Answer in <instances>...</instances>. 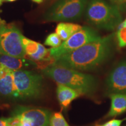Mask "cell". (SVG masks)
Returning a JSON list of instances; mask_svg holds the SVG:
<instances>
[{"label":"cell","instance_id":"obj_1","mask_svg":"<svg viewBox=\"0 0 126 126\" xmlns=\"http://www.w3.org/2000/svg\"><path fill=\"white\" fill-rule=\"evenodd\" d=\"M113 34L101 37L55 59L53 64L77 71H91L111 55Z\"/></svg>","mask_w":126,"mask_h":126},{"label":"cell","instance_id":"obj_2","mask_svg":"<svg viewBox=\"0 0 126 126\" xmlns=\"http://www.w3.org/2000/svg\"><path fill=\"white\" fill-rule=\"evenodd\" d=\"M46 76L58 84L71 88L82 94H92L97 88V80L92 75L51 64L42 70Z\"/></svg>","mask_w":126,"mask_h":126},{"label":"cell","instance_id":"obj_3","mask_svg":"<svg viewBox=\"0 0 126 126\" xmlns=\"http://www.w3.org/2000/svg\"><path fill=\"white\" fill-rule=\"evenodd\" d=\"M86 17L93 26L108 31L114 29L122 23L118 8L105 0H90L86 7Z\"/></svg>","mask_w":126,"mask_h":126},{"label":"cell","instance_id":"obj_4","mask_svg":"<svg viewBox=\"0 0 126 126\" xmlns=\"http://www.w3.org/2000/svg\"><path fill=\"white\" fill-rule=\"evenodd\" d=\"M88 0H58L46 11V21L77 20L82 15Z\"/></svg>","mask_w":126,"mask_h":126},{"label":"cell","instance_id":"obj_5","mask_svg":"<svg viewBox=\"0 0 126 126\" xmlns=\"http://www.w3.org/2000/svg\"><path fill=\"white\" fill-rule=\"evenodd\" d=\"M14 81L19 99H36L43 92V77L27 70L13 71Z\"/></svg>","mask_w":126,"mask_h":126},{"label":"cell","instance_id":"obj_6","mask_svg":"<svg viewBox=\"0 0 126 126\" xmlns=\"http://www.w3.org/2000/svg\"><path fill=\"white\" fill-rule=\"evenodd\" d=\"M22 37L19 30L12 23L0 25V49L4 54L24 58L26 54Z\"/></svg>","mask_w":126,"mask_h":126},{"label":"cell","instance_id":"obj_7","mask_svg":"<svg viewBox=\"0 0 126 126\" xmlns=\"http://www.w3.org/2000/svg\"><path fill=\"white\" fill-rule=\"evenodd\" d=\"M100 37L97 32L92 28L82 27L67 40L64 41L59 47L50 48V55L54 60L59 57L70 53Z\"/></svg>","mask_w":126,"mask_h":126},{"label":"cell","instance_id":"obj_8","mask_svg":"<svg viewBox=\"0 0 126 126\" xmlns=\"http://www.w3.org/2000/svg\"><path fill=\"white\" fill-rule=\"evenodd\" d=\"M106 85L109 95L126 94V60L120 61L113 68L107 77Z\"/></svg>","mask_w":126,"mask_h":126},{"label":"cell","instance_id":"obj_9","mask_svg":"<svg viewBox=\"0 0 126 126\" xmlns=\"http://www.w3.org/2000/svg\"><path fill=\"white\" fill-rule=\"evenodd\" d=\"M12 115L27 118L32 126H49L51 113L46 109L19 106L14 110Z\"/></svg>","mask_w":126,"mask_h":126},{"label":"cell","instance_id":"obj_10","mask_svg":"<svg viewBox=\"0 0 126 126\" xmlns=\"http://www.w3.org/2000/svg\"><path fill=\"white\" fill-rule=\"evenodd\" d=\"M0 97L19 99L14 84L13 71L0 64Z\"/></svg>","mask_w":126,"mask_h":126},{"label":"cell","instance_id":"obj_11","mask_svg":"<svg viewBox=\"0 0 126 126\" xmlns=\"http://www.w3.org/2000/svg\"><path fill=\"white\" fill-rule=\"evenodd\" d=\"M82 94L78 91L62 84H58L57 87V96L63 109H67L71 102Z\"/></svg>","mask_w":126,"mask_h":126},{"label":"cell","instance_id":"obj_12","mask_svg":"<svg viewBox=\"0 0 126 126\" xmlns=\"http://www.w3.org/2000/svg\"><path fill=\"white\" fill-rule=\"evenodd\" d=\"M0 64L12 71L22 70L23 68L31 66L36 67L37 65L33 60H28L24 58H18L6 54H0Z\"/></svg>","mask_w":126,"mask_h":126},{"label":"cell","instance_id":"obj_13","mask_svg":"<svg viewBox=\"0 0 126 126\" xmlns=\"http://www.w3.org/2000/svg\"><path fill=\"white\" fill-rule=\"evenodd\" d=\"M111 105L106 118L113 117L126 112V94H114L109 95Z\"/></svg>","mask_w":126,"mask_h":126},{"label":"cell","instance_id":"obj_14","mask_svg":"<svg viewBox=\"0 0 126 126\" xmlns=\"http://www.w3.org/2000/svg\"><path fill=\"white\" fill-rule=\"evenodd\" d=\"M82 28V26L75 23L61 22L57 26L56 33L61 40L65 41Z\"/></svg>","mask_w":126,"mask_h":126},{"label":"cell","instance_id":"obj_15","mask_svg":"<svg viewBox=\"0 0 126 126\" xmlns=\"http://www.w3.org/2000/svg\"><path fill=\"white\" fill-rule=\"evenodd\" d=\"M22 43L24 47L25 54L29 57L33 56L37 53L39 48V45H40L39 43L26 38L23 36L22 37Z\"/></svg>","mask_w":126,"mask_h":126},{"label":"cell","instance_id":"obj_16","mask_svg":"<svg viewBox=\"0 0 126 126\" xmlns=\"http://www.w3.org/2000/svg\"><path fill=\"white\" fill-rule=\"evenodd\" d=\"M49 126H70L61 112H56L51 114Z\"/></svg>","mask_w":126,"mask_h":126},{"label":"cell","instance_id":"obj_17","mask_svg":"<svg viewBox=\"0 0 126 126\" xmlns=\"http://www.w3.org/2000/svg\"><path fill=\"white\" fill-rule=\"evenodd\" d=\"M62 44V40L56 33L48 34L45 41V45L51 46L52 48L58 47Z\"/></svg>","mask_w":126,"mask_h":126},{"label":"cell","instance_id":"obj_18","mask_svg":"<svg viewBox=\"0 0 126 126\" xmlns=\"http://www.w3.org/2000/svg\"><path fill=\"white\" fill-rule=\"evenodd\" d=\"M117 40L119 47H124L126 46V27L119 28L117 34Z\"/></svg>","mask_w":126,"mask_h":126},{"label":"cell","instance_id":"obj_19","mask_svg":"<svg viewBox=\"0 0 126 126\" xmlns=\"http://www.w3.org/2000/svg\"><path fill=\"white\" fill-rule=\"evenodd\" d=\"M21 117L19 115H12L8 118V126H20Z\"/></svg>","mask_w":126,"mask_h":126},{"label":"cell","instance_id":"obj_20","mask_svg":"<svg viewBox=\"0 0 126 126\" xmlns=\"http://www.w3.org/2000/svg\"><path fill=\"white\" fill-rule=\"evenodd\" d=\"M123 122L122 120H117V119H113L109 121V122L105 123V124H102L100 126H120Z\"/></svg>","mask_w":126,"mask_h":126},{"label":"cell","instance_id":"obj_21","mask_svg":"<svg viewBox=\"0 0 126 126\" xmlns=\"http://www.w3.org/2000/svg\"><path fill=\"white\" fill-rule=\"evenodd\" d=\"M20 126H32L29 119L26 117H21V125H20Z\"/></svg>","mask_w":126,"mask_h":126},{"label":"cell","instance_id":"obj_22","mask_svg":"<svg viewBox=\"0 0 126 126\" xmlns=\"http://www.w3.org/2000/svg\"><path fill=\"white\" fill-rule=\"evenodd\" d=\"M0 126H8V118H0Z\"/></svg>","mask_w":126,"mask_h":126},{"label":"cell","instance_id":"obj_23","mask_svg":"<svg viewBox=\"0 0 126 126\" xmlns=\"http://www.w3.org/2000/svg\"><path fill=\"white\" fill-rule=\"evenodd\" d=\"M126 19L124 20L122 23H120V25H119V28H126Z\"/></svg>","mask_w":126,"mask_h":126},{"label":"cell","instance_id":"obj_24","mask_svg":"<svg viewBox=\"0 0 126 126\" xmlns=\"http://www.w3.org/2000/svg\"><path fill=\"white\" fill-rule=\"evenodd\" d=\"M32 1H33L34 2L37 3V4H40V3L43 2V0H32Z\"/></svg>","mask_w":126,"mask_h":126},{"label":"cell","instance_id":"obj_25","mask_svg":"<svg viewBox=\"0 0 126 126\" xmlns=\"http://www.w3.org/2000/svg\"><path fill=\"white\" fill-rule=\"evenodd\" d=\"M4 23H5V22L4 20H2L1 18H0V25L4 24Z\"/></svg>","mask_w":126,"mask_h":126},{"label":"cell","instance_id":"obj_26","mask_svg":"<svg viewBox=\"0 0 126 126\" xmlns=\"http://www.w3.org/2000/svg\"><path fill=\"white\" fill-rule=\"evenodd\" d=\"M2 2H4V1H7V2H13V1H16V0H2Z\"/></svg>","mask_w":126,"mask_h":126},{"label":"cell","instance_id":"obj_27","mask_svg":"<svg viewBox=\"0 0 126 126\" xmlns=\"http://www.w3.org/2000/svg\"><path fill=\"white\" fill-rule=\"evenodd\" d=\"M111 1H113V2H118L119 0H111Z\"/></svg>","mask_w":126,"mask_h":126},{"label":"cell","instance_id":"obj_28","mask_svg":"<svg viewBox=\"0 0 126 126\" xmlns=\"http://www.w3.org/2000/svg\"><path fill=\"white\" fill-rule=\"evenodd\" d=\"M0 54H4V53H3V52L1 51V49H0Z\"/></svg>","mask_w":126,"mask_h":126},{"label":"cell","instance_id":"obj_29","mask_svg":"<svg viewBox=\"0 0 126 126\" xmlns=\"http://www.w3.org/2000/svg\"><path fill=\"white\" fill-rule=\"evenodd\" d=\"M125 1H126V0H125Z\"/></svg>","mask_w":126,"mask_h":126}]
</instances>
